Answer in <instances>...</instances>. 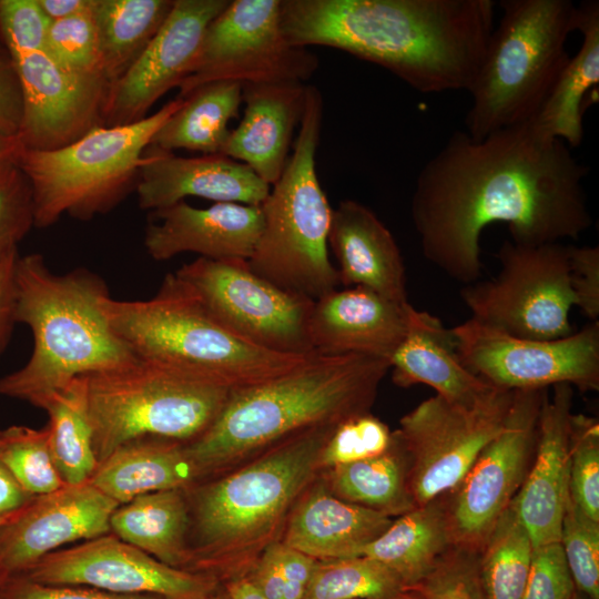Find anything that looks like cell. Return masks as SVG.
<instances>
[{
    "instance_id": "cell-1",
    "label": "cell",
    "mask_w": 599,
    "mask_h": 599,
    "mask_svg": "<svg viewBox=\"0 0 599 599\" xmlns=\"http://www.w3.org/2000/svg\"><path fill=\"white\" fill-rule=\"evenodd\" d=\"M587 174L562 140L530 122L481 140L455 131L415 183L410 214L423 254L468 285L481 274V232L495 222L520 245L577 240L592 224Z\"/></svg>"
},
{
    "instance_id": "cell-2",
    "label": "cell",
    "mask_w": 599,
    "mask_h": 599,
    "mask_svg": "<svg viewBox=\"0 0 599 599\" xmlns=\"http://www.w3.org/2000/svg\"><path fill=\"white\" fill-rule=\"evenodd\" d=\"M493 0H281L297 47L375 63L422 93L468 90L494 30Z\"/></svg>"
},
{
    "instance_id": "cell-3",
    "label": "cell",
    "mask_w": 599,
    "mask_h": 599,
    "mask_svg": "<svg viewBox=\"0 0 599 599\" xmlns=\"http://www.w3.org/2000/svg\"><path fill=\"white\" fill-rule=\"evenodd\" d=\"M390 369L383 357L312 354L292 369L232 390L210 427L185 450L200 478L300 432L369 413Z\"/></svg>"
},
{
    "instance_id": "cell-4",
    "label": "cell",
    "mask_w": 599,
    "mask_h": 599,
    "mask_svg": "<svg viewBox=\"0 0 599 599\" xmlns=\"http://www.w3.org/2000/svg\"><path fill=\"white\" fill-rule=\"evenodd\" d=\"M336 426L300 432L256 460L200 487L190 506V570L227 581L243 577L319 469Z\"/></svg>"
},
{
    "instance_id": "cell-5",
    "label": "cell",
    "mask_w": 599,
    "mask_h": 599,
    "mask_svg": "<svg viewBox=\"0 0 599 599\" xmlns=\"http://www.w3.org/2000/svg\"><path fill=\"white\" fill-rule=\"evenodd\" d=\"M16 323L33 335V349L19 369L0 377V396L38 406L73 379L124 366L136 357L118 337L101 307L104 282L84 268L53 273L41 254L18 257Z\"/></svg>"
},
{
    "instance_id": "cell-6",
    "label": "cell",
    "mask_w": 599,
    "mask_h": 599,
    "mask_svg": "<svg viewBox=\"0 0 599 599\" xmlns=\"http://www.w3.org/2000/svg\"><path fill=\"white\" fill-rule=\"evenodd\" d=\"M102 311L132 354L231 390L281 375L309 355L258 347L217 321L169 274L149 300L120 301L106 295Z\"/></svg>"
},
{
    "instance_id": "cell-7",
    "label": "cell",
    "mask_w": 599,
    "mask_h": 599,
    "mask_svg": "<svg viewBox=\"0 0 599 599\" xmlns=\"http://www.w3.org/2000/svg\"><path fill=\"white\" fill-rule=\"evenodd\" d=\"M481 65L467 90L466 133L481 140L531 121L570 57L566 42L578 28L570 0H501Z\"/></svg>"
},
{
    "instance_id": "cell-8",
    "label": "cell",
    "mask_w": 599,
    "mask_h": 599,
    "mask_svg": "<svg viewBox=\"0 0 599 599\" xmlns=\"http://www.w3.org/2000/svg\"><path fill=\"white\" fill-rule=\"evenodd\" d=\"M322 119V94L308 85L293 152L261 204L263 229L247 261L258 276L313 302L341 284L328 256L333 209L316 173Z\"/></svg>"
},
{
    "instance_id": "cell-9",
    "label": "cell",
    "mask_w": 599,
    "mask_h": 599,
    "mask_svg": "<svg viewBox=\"0 0 599 599\" xmlns=\"http://www.w3.org/2000/svg\"><path fill=\"white\" fill-rule=\"evenodd\" d=\"M182 104L176 98L139 122L98 126L60 149H23L18 166L31 187L34 226H51L63 215L88 221L113 210L135 190L145 150Z\"/></svg>"
},
{
    "instance_id": "cell-10",
    "label": "cell",
    "mask_w": 599,
    "mask_h": 599,
    "mask_svg": "<svg viewBox=\"0 0 599 599\" xmlns=\"http://www.w3.org/2000/svg\"><path fill=\"white\" fill-rule=\"evenodd\" d=\"M82 378L98 465L134 439H196L214 422L232 392L139 358Z\"/></svg>"
},
{
    "instance_id": "cell-11",
    "label": "cell",
    "mask_w": 599,
    "mask_h": 599,
    "mask_svg": "<svg viewBox=\"0 0 599 599\" xmlns=\"http://www.w3.org/2000/svg\"><path fill=\"white\" fill-rule=\"evenodd\" d=\"M499 273L466 285L460 296L476 322L506 334L539 341L572 334L575 305L568 245H520L505 241Z\"/></svg>"
},
{
    "instance_id": "cell-12",
    "label": "cell",
    "mask_w": 599,
    "mask_h": 599,
    "mask_svg": "<svg viewBox=\"0 0 599 599\" xmlns=\"http://www.w3.org/2000/svg\"><path fill=\"white\" fill-rule=\"evenodd\" d=\"M514 393L495 388L469 404L435 395L400 418L394 434L407 458L408 489L415 507L458 486L504 427Z\"/></svg>"
},
{
    "instance_id": "cell-13",
    "label": "cell",
    "mask_w": 599,
    "mask_h": 599,
    "mask_svg": "<svg viewBox=\"0 0 599 599\" xmlns=\"http://www.w3.org/2000/svg\"><path fill=\"white\" fill-rule=\"evenodd\" d=\"M281 0H233L205 30L177 99L214 81L241 84L307 81L316 54L291 44L281 26Z\"/></svg>"
},
{
    "instance_id": "cell-14",
    "label": "cell",
    "mask_w": 599,
    "mask_h": 599,
    "mask_svg": "<svg viewBox=\"0 0 599 599\" xmlns=\"http://www.w3.org/2000/svg\"><path fill=\"white\" fill-rule=\"evenodd\" d=\"M217 321L245 341L277 353L312 354L313 301L255 274L246 261L197 257L171 274Z\"/></svg>"
},
{
    "instance_id": "cell-15",
    "label": "cell",
    "mask_w": 599,
    "mask_h": 599,
    "mask_svg": "<svg viewBox=\"0 0 599 599\" xmlns=\"http://www.w3.org/2000/svg\"><path fill=\"white\" fill-rule=\"evenodd\" d=\"M460 361L495 388L544 389L568 384L599 389V322L568 336L539 341L485 326L473 318L451 328Z\"/></svg>"
},
{
    "instance_id": "cell-16",
    "label": "cell",
    "mask_w": 599,
    "mask_h": 599,
    "mask_svg": "<svg viewBox=\"0 0 599 599\" xmlns=\"http://www.w3.org/2000/svg\"><path fill=\"white\" fill-rule=\"evenodd\" d=\"M546 394L547 388L515 390L504 427L446 494L454 547L479 552L512 504L534 457Z\"/></svg>"
},
{
    "instance_id": "cell-17",
    "label": "cell",
    "mask_w": 599,
    "mask_h": 599,
    "mask_svg": "<svg viewBox=\"0 0 599 599\" xmlns=\"http://www.w3.org/2000/svg\"><path fill=\"white\" fill-rule=\"evenodd\" d=\"M20 577L162 599H211L219 585L211 575L171 567L111 532L51 552Z\"/></svg>"
},
{
    "instance_id": "cell-18",
    "label": "cell",
    "mask_w": 599,
    "mask_h": 599,
    "mask_svg": "<svg viewBox=\"0 0 599 599\" xmlns=\"http://www.w3.org/2000/svg\"><path fill=\"white\" fill-rule=\"evenodd\" d=\"M11 61L21 90L18 136L24 150L60 149L103 126L111 83L102 72L69 68L45 51Z\"/></svg>"
},
{
    "instance_id": "cell-19",
    "label": "cell",
    "mask_w": 599,
    "mask_h": 599,
    "mask_svg": "<svg viewBox=\"0 0 599 599\" xmlns=\"http://www.w3.org/2000/svg\"><path fill=\"white\" fill-rule=\"evenodd\" d=\"M229 0H174L165 22L128 71L110 84L103 126L149 115L154 103L190 73L209 24Z\"/></svg>"
},
{
    "instance_id": "cell-20",
    "label": "cell",
    "mask_w": 599,
    "mask_h": 599,
    "mask_svg": "<svg viewBox=\"0 0 599 599\" xmlns=\"http://www.w3.org/2000/svg\"><path fill=\"white\" fill-rule=\"evenodd\" d=\"M119 506L90 481L32 497L0 527V581L23 576L67 544L109 534Z\"/></svg>"
},
{
    "instance_id": "cell-21",
    "label": "cell",
    "mask_w": 599,
    "mask_h": 599,
    "mask_svg": "<svg viewBox=\"0 0 599 599\" xmlns=\"http://www.w3.org/2000/svg\"><path fill=\"white\" fill-rule=\"evenodd\" d=\"M544 398L534 457L511 506L534 547L559 542L569 499L572 386H552Z\"/></svg>"
},
{
    "instance_id": "cell-22",
    "label": "cell",
    "mask_w": 599,
    "mask_h": 599,
    "mask_svg": "<svg viewBox=\"0 0 599 599\" xmlns=\"http://www.w3.org/2000/svg\"><path fill=\"white\" fill-rule=\"evenodd\" d=\"M135 191L140 209L154 212L187 196L261 206L270 185L246 164L224 154L186 158L149 145Z\"/></svg>"
},
{
    "instance_id": "cell-23",
    "label": "cell",
    "mask_w": 599,
    "mask_h": 599,
    "mask_svg": "<svg viewBox=\"0 0 599 599\" xmlns=\"http://www.w3.org/2000/svg\"><path fill=\"white\" fill-rule=\"evenodd\" d=\"M144 246L155 261L192 252L214 261H248L263 229L261 206L214 203L200 209L181 201L150 212Z\"/></svg>"
},
{
    "instance_id": "cell-24",
    "label": "cell",
    "mask_w": 599,
    "mask_h": 599,
    "mask_svg": "<svg viewBox=\"0 0 599 599\" xmlns=\"http://www.w3.org/2000/svg\"><path fill=\"white\" fill-rule=\"evenodd\" d=\"M409 303V302H408ZM364 287L334 290L313 303L308 339L319 355L390 357L406 332L405 306Z\"/></svg>"
},
{
    "instance_id": "cell-25",
    "label": "cell",
    "mask_w": 599,
    "mask_h": 599,
    "mask_svg": "<svg viewBox=\"0 0 599 599\" xmlns=\"http://www.w3.org/2000/svg\"><path fill=\"white\" fill-rule=\"evenodd\" d=\"M307 87L303 82L243 84V118L230 132L222 154L246 164L268 185L275 184L304 114Z\"/></svg>"
},
{
    "instance_id": "cell-26",
    "label": "cell",
    "mask_w": 599,
    "mask_h": 599,
    "mask_svg": "<svg viewBox=\"0 0 599 599\" xmlns=\"http://www.w3.org/2000/svg\"><path fill=\"white\" fill-rule=\"evenodd\" d=\"M328 245L342 284L364 287L399 305L408 303L402 253L370 209L354 200L341 201L332 213Z\"/></svg>"
},
{
    "instance_id": "cell-27",
    "label": "cell",
    "mask_w": 599,
    "mask_h": 599,
    "mask_svg": "<svg viewBox=\"0 0 599 599\" xmlns=\"http://www.w3.org/2000/svg\"><path fill=\"white\" fill-rule=\"evenodd\" d=\"M405 336L390 357L396 385L425 384L448 400L469 404L495 387L473 374L460 361L451 329L434 315L405 306Z\"/></svg>"
},
{
    "instance_id": "cell-28",
    "label": "cell",
    "mask_w": 599,
    "mask_h": 599,
    "mask_svg": "<svg viewBox=\"0 0 599 599\" xmlns=\"http://www.w3.org/2000/svg\"><path fill=\"white\" fill-rule=\"evenodd\" d=\"M303 496L288 516L282 541L316 560L361 556L393 521L384 512L336 497L324 485Z\"/></svg>"
},
{
    "instance_id": "cell-29",
    "label": "cell",
    "mask_w": 599,
    "mask_h": 599,
    "mask_svg": "<svg viewBox=\"0 0 599 599\" xmlns=\"http://www.w3.org/2000/svg\"><path fill=\"white\" fill-rule=\"evenodd\" d=\"M201 479L185 443L160 437L131 440L98 465L90 483L123 505L149 493L187 489Z\"/></svg>"
},
{
    "instance_id": "cell-30",
    "label": "cell",
    "mask_w": 599,
    "mask_h": 599,
    "mask_svg": "<svg viewBox=\"0 0 599 599\" xmlns=\"http://www.w3.org/2000/svg\"><path fill=\"white\" fill-rule=\"evenodd\" d=\"M453 547L446 495H443L393 519L361 556L388 568L409 591Z\"/></svg>"
},
{
    "instance_id": "cell-31",
    "label": "cell",
    "mask_w": 599,
    "mask_h": 599,
    "mask_svg": "<svg viewBox=\"0 0 599 599\" xmlns=\"http://www.w3.org/2000/svg\"><path fill=\"white\" fill-rule=\"evenodd\" d=\"M190 524L185 489H170L120 505L111 515L110 532L171 567L190 570Z\"/></svg>"
},
{
    "instance_id": "cell-32",
    "label": "cell",
    "mask_w": 599,
    "mask_h": 599,
    "mask_svg": "<svg viewBox=\"0 0 599 599\" xmlns=\"http://www.w3.org/2000/svg\"><path fill=\"white\" fill-rule=\"evenodd\" d=\"M578 7L582 42L577 54L558 77L537 115L529 121L547 139L562 140L577 148L583 139V100L599 83V3L585 1Z\"/></svg>"
},
{
    "instance_id": "cell-33",
    "label": "cell",
    "mask_w": 599,
    "mask_h": 599,
    "mask_svg": "<svg viewBox=\"0 0 599 599\" xmlns=\"http://www.w3.org/2000/svg\"><path fill=\"white\" fill-rule=\"evenodd\" d=\"M243 84L234 81L204 83L183 100L181 108L153 136L151 146L173 152L189 150L222 154L231 130L230 121L242 103Z\"/></svg>"
},
{
    "instance_id": "cell-34",
    "label": "cell",
    "mask_w": 599,
    "mask_h": 599,
    "mask_svg": "<svg viewBox=\"0 0 599 599\" xmlns=\"http://www.w3.org/2000/svg\"><path fill=\"white\" fill-rule=\"evenodd\" d=\"M173 6L174 0H93L101 70L110 83L141 55Z\"/></svg>"
},
{
    "instance_id": "cell-35",
    "label": "cell",
    "mask_w": 599,
    "mask_h": 599,
    "mask_svg": "<svg viewBox=\"0 0 599 599\" xmlns=\"http://www.w3.org/2000/svg\"><path fill=\"white\" fill-rule=\"evenodd\" d=\"M407 474V458L394 434L385 453L331 468L328 489L345 501L398 517L415 507Z\"/></svg>"
},
{
    "instance_id": "cell-36",
    "label": "cell",
    "mask_w": 599,
    "mask_h": 599,
    "mask_svg": "<svg viewBox=\"0 0 599 599\" xmlns=\"http://www.w3.org/2000/svg\"><path fill=\"white\" fill-rule=\"evenodd\" d=\"M37 407L48 414L50 451L63 481L67 485L89 481L98 461L87 416L82 376L48 395Z\"/></svg>"
},
{
    "instance_id": "cell-37",
    "label": "cell",
    "mask_w": 599,
    "mask_h": 599,
    "mask_svg": "<svg viewBox=\"0 0 599 599\" xmlns=\"http://www.w3.org/2000/svg\"><path fill=\"white\" fill-rule=\"evenodd\" d=\"M532 550V540L510 505L478 552L486 599L522 598Z\"/></svg>"
},
{
    "instance_id": "cell-38",
    "label": "cell",
    "mask_w": 599,
    "mask_h": 599,
    "mask_svg": "<svg viewBox=\"0 0 599 599\" xmlns=\"http://www.w3.org/2000/svg\"><path fill=\"white\" fill-rule=\"evenodd\" d=\"M406 591L388 568L356 556L317 560L303 599H388Z\"/></svg>"
},
{
    "instance_id": "cell-39",
    "label": "cell",
    "mask_w": 599,
    "mask_h": 599,
    "mask_svg": "<svg viewBox=\"0 0 599 599\" xmlns=\"http://www.w3.org/2000/svg\"><path fill=\"white\" fill-rule=\"evenodd\" d=\"M0 463L30 496L45 495L67 485L52 460L47 427L0 429Z\"/></svg>"
},
{
    "instance_id": "cell-40",
    "label": "cell",
    "mask_w": 599,
    "mask_h": 599,
    "mask_svg": "<svg viewBox=\"0 0 599 599\" xmlns=\"http://www.w3.org/2000/svg\"><path fill=\"white\" fill-rule=\"evenodd\" d=\"M316 562L275 540L264 548L245 577L268 599H303Z\"/></svg>"
},
{
    "instance_id": "cell-41",
    "label": "cell",
    "mask_w": 599,
    "mask_h": 599,
    "mask_svg": "<svg viewBox=\"0 0 599 599\" xmlns=\"http://www.w3.org/2000/svg\"><path fill=\"white\" fill-rule=\"evenodd\" d=\"M569 499L599 521V423L583 414L570 418Z\"/></svg>"
},
{
    "instance_id": "cell-42",
    "label": "cell",
    "mask_w": 599,
    "mask_h": 599,
    "mask_svg": "<svg viewBox=\"0 0 599 599\" xmlns=\"http://www.w3.org/2000/svg\"><path fill=\"white\" fill-rule=\"evenodd\" d=\"M559 542L576 590L589 599H599V521L568 499Z\"/></svg>"
},
{
    "instance_id": "cell-43",
    "label": "cell",
    "mask_w": 599,
    "mask_h": 599,
    "mask_svg": "<svg viewBox=\"0 0 599 599\" xmlns=\"http://www.w3.org/2000/svg\"><path fill=\"white\" fill-rule=\"evenodd\" d=\"M393 443L394 432L370 413L351 417L338 424L326 440L319 456V469L378 456Z\"/></svg>"
},
{
    "instance_id": "cell-44",
    "label": "cell",
    "mask_w": 599,
    "mask_h": 599,
    "mask_svg": "<svg viewBox=\"0 0 599 599\" xmlns=\"http://www.w3.org/2000/svg\"><path fill=\"white\" fill-rule=\"evenodd\" d=\"M409 591L420 599H486L478 570V552L453 547Z\"/></svg>"
},
{
    "instance_id": "cell-45",
    "label": "cell",
    "mask_w": 599,
    "mask_h": 599,
    "mask_svg": "<svg viewBox=\"0 0 599 599\" xmlns=\"http://www.w3.org/2000/svg\"><path fill=\"white\" fill-rule=\"evenodd\" d=\"M45 52L69 68L102 72L92 8L70 18L51 21Z\"/></svg>"
},
{
    "instance_id": "cell-46",
    "label": "cell",
    "mask_w": 599,
    "mask_h": 599,
    "mask_svg": "<svg viewBox=\"0 0 599 599\" xmlns=\"http://www.w3.org/2000/svg\"><path fill=\"white\" fill-rule=\"evenodd\" d=\"M34 226L32 192L28 179L11 164L0 171V262L18 252L19 242Z\"/></svg>"
},
{
    "instance_id": "cell-47",
    "label": "cell",
    "mask_w": 599,
    "mask_h": 599,
    "mask_svg": "<svg viewBox=\"0 0 599 599\" xmlns=\"http://www.w3.org/2000/svg\"><path fill=\"white\" fill-rule=\"evenodd\" d=\"M50 24L38 0H0V37L10 59L45 51Z\"/></svg>"
},
{
    "instance_id": "cell-48",
    "label": "cell",
    "mask_w": 599,
    "mask_h": 599,
    "mask_svg": "<svg viewBox=\"0 0 599 599\" xmlns=\"http://www.w3.org/2000/svg\"><path fill=\"white\" fill-rule=\"evenodd\" d=\"M576 591L560 542L534 547L521 599H572Z\"/></svg>"
},
{
    "instance_id": "cell-49",
    "label": "cell",
    "mask_w": 599,
    "mask_h": 599,
    "mask_svg": "<svg viewBox=\"0 0 599 599\" xmlns=\"http://www.w3.org/2000/svg\"><path fill=\"white\" fill-rule=\"evenodd\" d=\"M575 305L592 322L599 318V247L568 245Z\"/></svg>"
},
{
    "instance_id": "cell-50",
    "label": "cell",
    "mask_w": 599,
    "mask_h": 599,
    "mask_svg": "<svg viewBox=\"0 0 599 599\" xmlns=\"http://www.w3.org/2000/svg\"><path fill=\"white\" fill-rule=\"evenodd\" d=\"M0 599H162L154 596L119 595L83 586L43 585L24 577L3 581Z\"/></svg>"
},
{
    "instance_id": "cell-51",
    "label": "cell",
    "mask_w": 599,
    "mask_h": 599,
    "mask_svg": "<svg viewBox=\"0 0 599 599\" xmlns=\"http://www.w3.org/2000/svg\"><path fill=\"white\" fill-rule=\"evenodd\" d=\"M21 90L12 61L0 52V128L18 134L21 119Z\"/></svg>"
},
{
    "instance_id": "cell-52",
    "label": "cell",
    "mask_w": 599,
    "mask_h": 599,
    "mask_svg": "<svg viewBox=\"0 0 599 599\" xmlns=\"http://www.w3.org/2000/svg\"><path fill=\"white\" fill-rule=\"evenodd\" d=\"M18 252L0 262V353L6 347L16 324L14 272Z\"/></svg>"
},
{
    "instance_id": "cell-53",
    "label": "cell",
    "mask_w": 599,
    "mask_h": 599,
    "mask_svg": "<svg viewBox=\"0 0 599 599\" xmlns=\"http://www.w3.org/2000/svg\"><path fill=\"white\" fill-rule=\"evenodd\" d=\"M0 463V515L17 510L32 499Z\"/></svg>"
},
{
    "instance_id": "cell-54",
    "label": "cell",
    "mask_w": 599,
    "mask_h": 599,
    "mask_svg": "<svg viewBox=\"0 0 599 599\" xmlns=\"http://www.w3.org/2000/svg\"><path fill=\"white\" fill-rule=\"evenodd\" d=\"M50 21L70 18L91 10L93 0H38Z\"/></svg>"
},
{
    "instance_id": "cell-55",
    "label": "cell",
    "mask_w": 599,
    "mask_h": 599,
    "mask_svg": "<svg viewBox=\"0 0 599 599\" xmlns=\"http://www.w3.org/2000/svg\"><path fill=\"white\" fill-rule=\"evenodd\" d=\"M23 150L18 134L10 133L0 128V171L4 167L18 163V159Z\"/></svg>"
},
{
    "instance_id": "cell-56",
    "label": "cell",
    "mask_w": 599,
    "mask_h": 599,
    "mask_svg": "<svg viewBox=\"0 0 599 599\" xmlns=\"http://www.w3.org/2000/svg\"><path fill=\"white\" fill-rule=\"evenodd\" d=\"M225 593L229 599H268L245 576L227 581Z\"/></svg>"
},
{
    "instance_id": "cell-57",
    "label": "cell",
    "mask_w": 599,
    "mask_h": 599,
    "mask_svg": "<svg viewBox=\"0 0 599 599\" xmlns=\"http://www.w3.org/2000/svg\"><path fill=\"white\" fill-rule=\"evenodd\" d=\"M388 599H420L418 595L414 591H406L404 593H400L398 596L388 598Z\"/></svg>"
},
{
    "instance_id": "cell-58",
    "label": "cell",
    "mask_w": 599,
    "mask_h": 599,
    "mask_svg": "<svg viewBox=\"0 0 599 599\" xmlns=\"http://www.w3.org/2000/svg\"><path fill=\"white\" fill-rule=\"evenodd\" d=\"M17 511H18V509L0 515V527L3 526L4 524H7L9 520H11L14 517V515L17 514Z\"/></svg>"
},
{
    "instance_id": "cell-59",
    "label": "cell",
    "mask_w": 599,
    "mask_h": 599,
    "mask_svg": "<svg viewBox=\"0 0 599 599\" xmlns=\"http://www.w3.org/2000/svg\"><path fill=\"white\" fill-rule=\"evenodd\" d=\"M211 599H229V597L224 592V593H215Z\"/></svg>"
},
{
    "instance_id": "cell-60",
    "label": "cell",
    "mask_w": 599,
    "mask_h": 599,
    "mask_svg": "<svg viewBox=\"0 0 599 599\" xmlns=\"http://www.w3.org/2000/svg\"><path fill=\"white\" fill-rule=\"evenodd\" d=\"M572 599H589V598H587V597L583 596L582 593L576 591V593H575V596H573Z\"/></svg>"
},
{
    "instance_id": "cell-61",
    "label": "cell",
    "mask_w": 599,
    "mask_h": 599,
    "mask_svg": "<svg viewBox=\"0 0 599 599\" xmlns=\"http://www.w3.org/2000/svg\"><path fill=\"white\" fill-rule=\"evenodd\" d=\"M2 583H3V582H2V581H0V590H1V586H2Z\"/></svg>"
},
{
    "instance_id": "cell-62",
    "label": "cell",
    "mask_w": 599,
    "mask_h": 599,
    "mask_svg": "<svg viewBox=\"0 0 599 599\" xmlns=\"http://www.w3.org/2000/svg\"><path fill=\"white\" fill-rule=\"evenodd\" d=\"M0 52H3V50L0 48Z\"/></svg>"
},
{
    "instance_id": "cell-63",
    "label": "cell",
    "mask_w": 599,
    "mask_h": 599,
    "mask_svg": "<svg viewBox=\"0 0 599 599\" xmlns=\"http://www.w3.org/2000/svg\"><path fill=\"white\" fill-rule=\"evenodd\" d=\"M575 596V595H573ZM573 598V597H572Z\"/></svg>"
}]
</instances>
